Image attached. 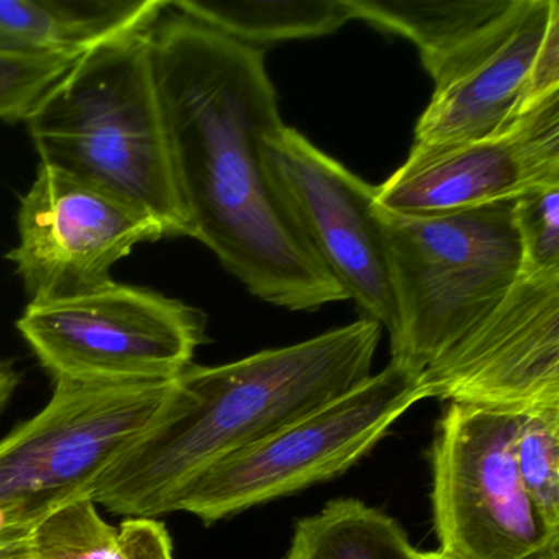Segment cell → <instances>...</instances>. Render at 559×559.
<instances>
[{
	"instance_id": "obj_1",
	"label": "cell",
	"mask_w": 559,
	"mask_h": 559,
	"mask_svg": "<svg viewBox=\"0 0 559 559\" xmlns=\"http://www.w3.org/2000/svg\"><path fill=\"white\" fill-rule=\"evenodd\" d=\"M150 41L189 237L264 302L313 312L348 300L264 175L261 136L284 123L263 50L171 2Z\"/></svg>"
},
{
	"instance_id": "obj_2",
	"label": "cell",
	"mask_w": 559,
	"mask_h": 559,
	"mask_svg": "<svg viewBox=\"0 0 559 559\" xmlns=\"http://www.w3.org/2000/svg\"><path fill=\"white\" fill-rule=\"evenodd\" d=\"M381 333L365 317L228 365L189 366L148 428L100 474L91 499L129 519L165 515L202 471L365 382Z\"/></svg>"
},
{
	"instance_id": "obj_3",
	"label": "cell",
	"mask_w": 559,
	"mask_h": 559,
	"mask_svg": "<svg viewBox=\"0 0 559 559\" xmlns=\"http://www.w3.org/2000/svg\"><path fill=\"white\" fill-rule=\"evenodd\" d=\"M150 31L81 55L25 122L41 166L129 202L155 218L166 237H189Z\"/></svg>"
},
{
	"instance_id": "obj_4",
	"label": "cell",
	"mask_w": 559,
	"mask_h": 559,
	"mask_svg": "<svg viewBox=\"0 0 559 559\" xmlns=\"http://www.w3.org/2000/svg\"><path fill=\"white\" fill-rule=\"evenodd\" d=\"M512 207L412 217L378 205L397 313L391 361L424 372L509 293L522 267Z\"/></svg>"
},
{
	"instance_id": "obj_5",
	"label": "cell",
	"mask_w": 559,
	"mask_h": 559,
	"mask_svg": "<svg viewBox=\"0 0 559 559\" xmlns=\"http://www.w3.org/2000/svg\"><path fill=\"white\" fill-rule=\"evenodd\" d=\"M425 399L421 372L391 361L346 394L202 471L176 492L168 513L188 512L211 525L342 476Z\"/></svg>"
},
{
	"instance_id": "obj_6",
	"label": "cell",
	"mask_w": 559,
	"mask_h": 559,
	"mask_svg": "<svg viewBox=\"0 0 559 559\" xmlns=\"http://www.w3.org/2000/svg\"><path fill=\"white\" fill-rule=\"evenodd\" d=\"M171 382L55 381L50 402L0 440V538L28 535L48 513L91 497L152 424Z\"/></svg>"
},
{
	"instance_id": "obj_7",
	"label": "cell",
	"mask_w": 559,
	"mask_h": 559,
	"mask_svg": "<svg viewBox=\"0 0 559 559\" xmlns=\"http://www.w3.org/2000/svg\"><path fill=\"white\" fill-rule=\"evenodd\" d=\"M522 414L447 404L430 448L431 513L438 551L443 555L453 559L559 555V533L539 519L513 457Z\"/></svg>"
},
{
	"instance_id": "obj_8",
	"label": "cell",
	"mask_w": 559,
	"mask_h": 559,
	"mask_svg": "<svg viewBox=\"0 0 559 559\" xmlns=\"http://www.w3.org/2000/svg\"><path fill=\"white\" fill-rule=\"evenodd\" d=\"M17 329L53 381L168 382L192 365L205 316L116 281L94 293L31 302Z\"/></svg>"
},
{
	"instance_id": "obj_9",
	"label": "cell",
	"mask_w": 559,
	"mask_h": 559,
	"mask_svg": "<svg viewBox=\"0 0 559 559\" xmlns=\"http://www.w3.org/2000/svg\"><path fill=\"white\" fill-rule=\"evenodd\" d=\"M264 175L313 254L349 300L394 333L397 323L378 188L290 127L261 136Z\"/></svg>"
},
{
	"instance_id": "obj_10",
	"label": "cell",
	"mask_w": 559,
	"mask_h": 559,
	"mask_svg": "<svg viewBox=\"0 0 559 559\" xmlns=\"http://www.w3.org/2000/svg\"><path fill=\"white\" fill-rule=\"evenodd\" d=\"M19 245L9 251L31 302L71 299L112 283V267L162 225L117 195L38 166L22 198Z\"/></svg>"
},
{
	"instance_id": "obj_11",
	"label": "cell",
	"mask_w": 559,
	"mask_h": 559,
	"mask_svg": "<svg viewBox=\"0 0 559 559\" xmlns=\"http://www.w3.org/2000/svg\"><path fill=\"white\" fill-rule=\"evenodd\" d=\"M428 399L522 412L559 402V273L519 274L503 299L421 372Z\"/></svg>"
},
{
	"instance_id": "obj_12",
	"label": "cell",
	"mask_w": 559,
	"mask_h": 559,
	"mask_svg": "<svg viewBox=\"0 0 559 559\" xmlns=\"http://www.w3.org/2000/svg\"><path fill=\"white\" fill-rule=\"evenodd\" d=\"M559 188V93L499 135L460 145L412 146L376 204L394 214L433 217L515 202Z\"/></svg>"
},
{
	"instance_id": "obj_13",
	"label": "cell",
	"mask_w": 559,
	"mask_h": 559,
	"mask_svg": "<svg viewBox=\"0 0 559 559\" xmlns=\"http://www.w3.org/2000/svg\"><path fill=\"white\" fill-rule=\"evenodd\" d=\"M558 0H512L476 37L430 71L435 93L414 146L460 145L499 135L525 114L526 87Z\"/></svg>"
},
{
	"instance_id": "obj_14",
	"label": "cell",
	"mask_w": 559,
	"mask_h": 559,
	"mask_svg": "<svg viewBox=\"0 0 559 559\" xmlns=\"http://www.w3.org/2000/svg\"><path fill=\"white\" fill-rule=\"evenodd\" d=\"M166 0H0L2 53H78L153 27Z\"/></svg>"
},
{
	"instance_id": "obj_15",
	"label": "cell",
	"mask_w": 559,
	"mask_h": 559,
	"mask_svg": "<svg viewBox=\"0 0 559 559\" xmlns=\"http://www.w3.org/2000/svg\"><path fill=\"white\" fill-rule=\"evenodd\" d=\"M35 559H175L171 536L156 519L112 526L91 497L48 513L28 535Z\"/></svg>"
},
{
	"instance_id": "obj_16",
	"label": "cell",
	"mask_w": 559,
	"mask_h": 559,
	"mask_svg": "<svg viewBox=\"0 0 559 559\" xmlns=\"http://www.w3.org/2000/svg\"><path fill=\"white\" fill-rule=\"evenodd\" d=\"M349 17L414 41L428 73L476 37L512 0H345Z\"/></svg>"
},
{
	"instance_id": "obj_17",
	"label": "cell",
	"mask_w": 559,
	"mask_h": 559,
	"mask_svg": "<svg viewBox=\"0 0 559 559\" xmlns=\"http://www.w3.org/2000/svg\"><path fill=\"white\" fill-rule=\"evenodd\" d=\"M397 520L353 497L330 500L294 526L284 559H414Z\"/></svg>"
},
{
	"instance_id": "obj_18",
	"label": "cell",
	"mask_w": 559,
	"mask_h": 559,
	"mask_svg": "<svg viewBox=\"0 0 559 559\" xmlns=\"http://www.w3.org/2000/svg\"><path fill=\"white\" fill-rule=\"evenodd\" d=\"M189 17L221 34L257 48L277 41L307 40L335 34L352 21L345 0H290V2H171Z\"/></svg>"
},
{
	"instance_id": "obj_19",
	"label": "cell",
	"mask_w": 559,
	"mask_h": 559,
	"mask_svg": "<svg viewBox=\"0 0 559 559\" xmlns=\"http://www.w3.org/2000/svg\"><path fill=\"white\" fill-rule=\"evenodd\" d=\"M513 457L539 519L559 533V402L523 412Z\"/></svg>"
},
{
	"instance_id": "obj_20",
	"label": "cell",
	"mask_w": 559,
	"mask_h": 559,
	"mask_svg": "<svg viewBox=\"0 0 559 559\" xmlns=\"http://www.w3.org/2000/svg\"><path fill=\"white\" fill-rule=\"evenodd\" d=\"M80 58L78 53L19 55L0 51V120H27Z\"/></svg>"
},
{
	"instance_id": "obj_21",
	"label": "cell",
	"mask_w": 559,
	"mask_h": 559,
	"mask_svg": "<svg viewBox=\"0 0 559 559\" xmlns=\"http://www.w3.org/2000/svg\"><path fill=\"white\" fill-rule=\"evenodd\" d=\"M512 214L522 247L520 273H559V188L519 199Z\"/></svg>"
},
{
	"instance_id": "obj_22",
	"label": "cell",
	"mask_w": 559,
	"mask_h": 559,
	"mask_svg": "<svg viewBox=\"0 0 559 559\" xmlns=\"http://www.w3.org/2000/svg\"><path fill=\"white\" fill-rule=\"evenodd\" d=\"M21 385V372L11 359H0V415L11 404Z\"/></svg>"
},
{
	"instance_id": "obj_23",
	"label": "cell",
	"mask_w": 559,
	"mask_h": 559,
	"mask_svg": "<svg viewBox=\"0 0 559 559\" xmlns=\"http://www.w3.org/2000/svg\"><path fill=\"white\" fill-rule=\"evenodd\" d=\"M28 535L0 538V559H35Z\"/></svg>"
},
{
	"instance_id": "obj_24",
	"label": "cell",
	"mask_w": 559,
	"mask_h": 559,
	"mask_svg": "<svg viewBox=\"0 0 559 559\" xmlns=\"http://www.w3.org/2000/svg\"><path fill=\"white\" fill-rule=\"evenodd\" d=\"M414 559H453V558H450V556L443 555V552L438 551V549H435V551H420V549H417V552H415Z\"/></svg>"
},
{
	"instance_id": "obj_25",
	"label": "cell",
	"mask_w": 559,
	"mask_h": 559,
	"mask_svg": "<svg viewBox=\"0 0 559 559\" xmlns=\"http://www.w3.org/2000/svg\"><path fill=\"white\" fill-rule=\"evenodd\" d=\"M546 559H559V555L549 556V558H546Z\"/></svg>"
}]
</instances>
